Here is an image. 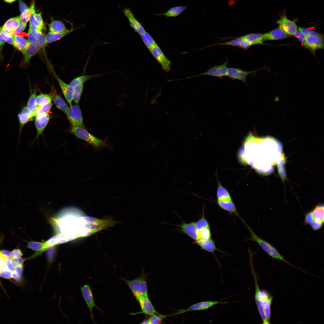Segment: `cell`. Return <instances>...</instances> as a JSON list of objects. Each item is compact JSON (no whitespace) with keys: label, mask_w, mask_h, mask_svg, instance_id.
<instances>
[{"label":"cell","mask_w":324,"mask_h":324,"mask_svg":"<svg viewBox=\"0 0 324 324\" xmlns=\"http://www.w3.org/2000/svg\"><path fill=\"white\" fill-rule=\"evenodd\" d=\"M245 139L241 151L245 153L249 165L264 174L272 172L277 165L281 176H285L283 166L285 158L282 145L278 140L269 136L256 137L250 134Z\"/></svg>","instance_id":"6da1fadb"},{"label":"cell","mask_w":324,"mask_h":324,"mask_svg":"<svg viewBox=\"0 0 324 324\" xmlns=\"http://www.w3.org/2000/svg\"><path fill=\"white\" fill-rule=\"evenodd\" d=\"M77 221L78 237L89 236L112 227L117 223L111 218L99 219L88 216L80 217Z\"/></svg>","instance_id":"7a4b0ae2"},{"label":"cell","mask_w":324,"mask_h":324,"mask_svg":"<svg viewBox=\"0 0 324 324\" xmlns=\"http://www.w3.org/2000/svg\"><path fill=\"white\" fill-rule=\"evenodd\" d=\"M253 274L255 286V299L257 309L262 323L265 324H269L273 297L268 291L260 289L255 274Z\"/></svg>","instance_id":"3957f363"},{"label":"cell","mask_w":324,"mask_h":324,"mask_svg":"<svg viewBox=\"0 0 324 324\" xmlns=\"http://www.w3.org/2000/svg\"><path fill=\"white\" fill-rule=\"evenodd\" d=\"M70 131L77 137L91 145L96 151L104 148H110V144L106 140L100 139L96 137L84 128L72 126Z\"/></svg>","instance_id":"277c9868"},{"label":"cell","mask_w":324,"mask_h":324,"mask_svg":"<svg viewBox=\"0 0 324 324\" xmlns=\"http://www.w3.org/2000/svg\"><path fill=\"white\" fill-rule=\"evenodd\" d=\"M242 222L247 227L250 233L251 236L249 240L254 241L257 243L265 252L273 259L283 261L294 267L296 268L284 258L274 247L257 236L246 224L244 220H242Z\"/></svg>","instance_id":"5b68a950"},{"label":"cell","mask_w":324,"mask_h":324,"mask_svg":"<svg viewBox=\"0 0 324 324\" xmlns=\"http://www.w3.org/2000/svg\"><path fill=\"white\" fill-rule=\"evenodd\" d=\"M147 274L143 272L140 276L134 280H128L120 278L128 285L134 296H148L146 278Z\"/></svg>","instance_id":"8992f818"},{"label":"cell","mask_w":324,"mask_h":324,"mask_svg":"<svg viewBox=\"0 0 324 324\" xmlns=\"http://www.w3.org/2000/svg\"><path fill=\"white\" fill-rule=\"evenodd\" d=\"M148 50L161 65L163 70L166 72H169L171 70V62L157 44L153 46Z\"/></svg>","instance_id":"52a82bcc"},{"label":"cell","mask_w":324,"mask_h":324,"mask_svg":"<svg viewBox=\"0 0 324 324\" xmlns=\"http://www.w3.org/2000/svg\"><path fill=\"white\" fill-rule=\"evenodd\" d=\"M81 289L83 298L89 311L91 317L94 323H95L93 314V308H95L101 312H103L95 304L92 292L89 285L86 284L83 286L81 287Z\"/></svg>","instance_id":"ba28073f"},{"label":"cell","mask_w":324,"mask_h":324,"mask_svg":"<svg viewBox=\"0 0 324 324\" xmlns=\"http://www.w3.org/2000/svg\"><path fill=\"white\" fill-rule=\"evenodd\" d=\"M66 114L73 126L84 127L81 111L78 105L70 106Z\"/></svg>","instance_id":"9c48e42d"},{"label":"cell","mask_w":324,"mask_h":324,"mask_svg":"<svg viewBox=\"0 0 324 324\" xmlns=\"http://www.w3.org/2000/svg\"><path fill=\"white\" fill-rule=\"evenodd\" d=\"M135 298L140 305L141 311L130 313V315H134L143 313L151 316L155 314H160L155 310L148 296H141Z\"/></svg>","instance_id":"30bf717a"},{"label":"cell","mask_w":324,"mask_h":324,"mask_svg":"<svg viewBox=\"0 0 324 324\" xmlns=\"http://www.w3.org/2000/svg\"><path fill=\"white\" fill-rule=\"evenodd\" d=\"M228 63V61L226 60L224 63L220 65H215L211 67L209 70L204 73L192 77H189L188 78L202 75H208L220 77L227 76L228 69L227 65Z\"/></svg>","instance_id":"8fae6325"},{"label":"cell","mask_w":324,"mask_h":324,"mask_svg":"<svg viewBox=\"0 0 324 324\" xmlns=\"http://www.w3.org/2000/svg\"><path fill=\"white\" fill-rule=\"evenodd\" d=\"M277 23L279 28L289 35H294L297 30V26L295 22L288 19L285 15H283Z\"/></svg>","instance_id":"7c38bea8"},{"label":"cell","mask_w":324,"mask_h":324,"mask_svg":"<svg viewBox=\"0 0 324 324\" xmlns=\"http://www.w3.org/2000/svg\"><path fill=\"white\" fill-rule=\"evenodd\" d=\"M226 303V302L217 301H202L193 304L186 309L179 310L178 313L180 314L188 311L203 310L218 304Z\"/></svg>","instance_id":"4fadbf2b"},{"label":"cell","mask_w":324,"mask_h":324,"mask_svg":"<svg viewBox=\"0 0 324 324\" xmlns=\"http://www.w3.org/2000/svg\"><path fill=\"white\" fill-rule=\"evenodd\" d=\"M35 117L34 123L37 132L36 138H38L43 134L50 120V116L47 113Z\"/></svg>","instance_id":"5bb4252c"},{"label":"cell","mask_w":324,"mask_h":324,"mask_svg":"<svg viewBox=\"0 0 324 324\" xmlns=\"http://www.w3.org/2000/svg\"><path fill=\"white\" fill-rule=\"evenodd\" d=\"M123 12L128 19L131 27L139 35H140L146 31L141 24L134 17L129 8H125Z\"/></svg>","instance_id":"9a60e30c"},{"label":"cell","mask_w":324,"mask_h":324,"mask_svg":"<svg viewBox=\"0 0 324 324\" xmlns=\"http://www.w3.org/2000/svg\"><path fill=\"white\" fill-rule=\"evenodd\" d=\"M56 78L64 97L70 106H72L74 87L64 82L57 76H56Z\"/></svg>","instance_id":"2e32d148"},{"label":"cell","mask_w":324,"mask_h":324,"mask_svg":"<svg viewBox=\"0 0 324 324\" xmlns=\"http://www.w3.org/2000/svg\"><path fill=\"white\" fill-rule=\"evenodd\" d=\"M256 71H246L237 68H228L227 76L246 83V79L247 76L250 74L254 73Z\"/></svg>","instance_id":"e0dca14e"},{"label":"cell","mask_w":324,"mask_h":324,"mask_svg":"<svg viewBox=\"0 0 324 324\" xmlns=\"http://www.w3.org/2000/svg\"><path fill=\"white\" fill-rule=\"evenodd\" d=\"M182 232L189 237L195 240L199 239L197 230L196 226V222L193 221L190 223H183L179 226Z\"/></svg>","instance_id":"ac0fdd59"},{"label":"cell","mask_w":324,"mask_h":324,"mask_svg":"<svg viewBox=\"0 0 324 324\" xmlns=\"http://www.w3.org/2000/svg\"><path fill=\"white\" fill-rule=\"evenodd\" d=\"M19 123V137L24 125L33 117L26 106L23 107L17 115Z\"/></svg>","instance_id":"d6986e66"},{"label":"cell","mask_w":324,"mask_h":324,"mask_svg":"<svg viewBox=\"0 0 324 324\" xmlns=\"http://www.w3.org/2000/svg\"><path fill=\"white\" fill-rule=\"evenodd\" d=\"M305 41L310 50H315L324 47L323 39L321 35L305 36Z\"/></svg>","instance_id":"ffe728a7"},{"label":"cell","mask_w":324,"mask_h":324,"mask_svg":"<svg viewBox=\"0 0 324 324\" xmlns=\"http://www.w3.org/2000/svg\"><path fill=\"white\" fill-rule=\"evenodd\" d=\"M214 45H230L237 46L244 49H247L252 46L249 42L241 36L229 41L214 44L211 46Z\"/></svg>","instance_id":"44dd1931"},{"label":"cell","mask_w":324,"mask_h":324,"mask_svg":"<svg viewBox=\"0 0 324 324\" xmlns=\"http://www.w3.org/2000/svg\"><path fill=\"white\" fill-rule=\"evenodd\" d=\"M194 243L198 245L202 249L209 252L213 254L215 251L219 250L212 238L206 240L195 241Z\"/></svg>","instance_id":"7402d4cb"},{"label":"cell","mask_w":324,"mask_h":324,"mask_svg":"<svg viewBox=\"0 0 324 324\" xmlns=\"http://www.w3.org/2000/svg\"><path fill=\"white\" fill-rule=\"evenodd\" d=\"M287 36V34L279 28L263 34V40L264 41L278 40L285 38Z\"/></svg>","instance_id":"603a6c76"},{"label":"cell","mask_w":324,"mask_h":324,"mask_svg":"<svg viewBox=\"0 0 324 324\" xmlns=\"http://www.w3.org/2000/svg\"><path fill=\"white\" fill-rule=\"evenodd\" d=\"M217 202L221 208L241 218L232 200H218Z\"/></svg>","instance_id":"cb8c5ba5"},{"label":"cell","mask_w":324,"mask_h":324,"mask_svg":"<svg viewBox=\"0 0 324 324\" xmlns=\"http://www.w3.org/2000/svg\"><path fill=\"white\" fill-rule=\"evenodd\" d=\"M27 247L36 252L31 256L28 258V260L34 258L46 249L45 242L31 241L28 242Z\"/></svg>","instance_id":"d4e9b609"},{"label":"cell","mask_w":324,"mask_h":324,"mask_svg":"<svg viewBox=\"0 0 324 324\" xmlns=\"http://www.w3.org/2000/svg\"><path fill=\"white\" fill-rule=\"evenodd\" d=\"M188 8V6H178L172 7L167 11L155 14L157 16H163L166 18L175 17L182 14Z\"/></svg>","instance_id":"484cf974"},{"label":"cell","mask_w":324,"mask_h":324,"mask_svg":"<svg viewBox=\"0 0 324 324\" xmlns=\"http://www.w3.org/2000/svg\"><path fill=\"white\" fill-rule=\"evenodd\" d=\"M14 41L13 46L23 53L26 48L29 42L25 38L22 36L13 34Z\"/></svg>","instance_id":"4316f807"},{"label":"cell","mask_w":324,"mask_h":324,"mask_svg":"<svg viewBox=\"0 0 324 324\" xmlns=\"http://www.w3.org/2000/svg\"><path fill=\"white\" fill-rule=\"evenodd\" d=\"M40 48L38 46H34L29 43L26 48L22 53L24 56V63H28L32 57L38 52Z\"/></svg>","instance_id":"83f0119b"},{"label":"cell","mask_w":324,"mask_h":324,"mask_svg":"<svg viewBox=\"0 0 324 324\" xmlns=\"http://www.w3.org/2000/svg\"><path fill=\"white\" fill-rule=\"evenodd\" d=\"M20 17H16L8 20L4 24L2 30L12 32L19 26L20 23Z\"/></svg>","instance_id":"f1b7e54d"},{"label":"cell","mask_w":324,"mask_h":324,"mask_svg":"<svg viewBox=\"0 0 324 324\" xmlns=\"http://www.w3.org/2000/svg\"><path fill=\"white\" fill-rule=\"evenodd\" d=\"M252 45L261 44L264 41L263 34L251 33L241 36Z\"/></svg>","instance_id":"f546056e"},{"label":"cell","mask_w":324,"mask_h":324,"mask_svg":"<svg viewBox=\"0 0 324 324\" xmlns=\"http://www.w3.org/2000/svg\"><path fill=\"white\" fill-rule=\"evenodd\" d=\"M71 31V30L68 29L60 32L53 33L49 32L45 36L46 44L51 43L59 40Z\"/></svg>","instance_id":"4dcf8cb0"},{"label":"cell","mask_w":324,"mask_h":324,"mask_svg":"<svg viewBox=\"0 0 324 324\" xmlns=\"http://www.w3.org/2000/svg\"><path fill=\"white\" fill-rule=\"evenodd\" d=\"M50 32L57 33L64 32L68 30L64 24L59 20H53L48 24Z\"/></svg>","instance_id":"1f68e13d"},{"label":"cell","mask_w":324,"mask_h":324,"mask_svg":"<svg viewBox=\"0 0 324 324\" xmlns=\"http://www.w3.org/2000/svg\"><path fill=\"white\" fill-rule=\"evenodd\" d=\"M100 74H97L90 75H83L77 77L72 80L69 85L74 87L83 84L86 82L91 79L98 77Z\"/></svg>","instance_id":"d6a6232c"},{"label":"cell","mask_w":324,"mask_h":324,"mask_svg":"<svg viewBox=\"0 0 324 324\" xmlns=\"http://www.w3.org/2000/svg\"><path fill=\"white\" fill-rule=\"evenodd\" d=\"M217 196L218 200H232L231 196L227 190L218 182Z\"/></svg>","instance_id":"836d02e7"},{"label":"cell","mask_w":324,"mask_h":324,"mask_svg":"<svg viewBox=\"0 0 324 324\" xmlns=\"http://www.w3.org/2000/svg\"><path fill=\"white\" fill-rule=\"evenodd\" d=\"M53 100L56 107L66 114L69 107L62 97L58 94H55L53 96Z\"/></svg>","instance_id":"e575fe53"},{"label":"cell","mask_w":324,"mask_h":324,"mask_svg":"<svg viewBox=\"0 0 324 324\" xmlns=\"http://www.w3.org/2000/svg\"><path fill=\"white\" fill-rule=\"evenodd\" d=\"M36 92V91H35L31 94L27 102L26 106L33 117L36 116V111L37 107L36 103L37 96Z\"/></svg>","instance_id":"d590c367"},{"label":"cell","mask_w":324,"mask_h":324,"mask_svg":"<svg viewBox=\"0 0 324 324\" xmlns=\"http://www.w3.org/2000/svg\"><path fill=\"white\" fill-rule=\"evenodd\" d=\"M314 220L324 223V206L320 204L316 206L312 211Z\"/></svg>","instance_id":"8d00e7d4"},{"label":"cell","mask_w":324,"mask_h":324,"mask_svg":"<svg viewBox=\"0 0 324 324\" xmlns=\"http://www.w3.org/2000/svg\"><path fill=\"white\" fill-rule=\"evenodd\" d=\"M52 96L51 95L41 94L36 96V103L37 106H39L47 104L51 102Z\"/></svg>","instance_id":"74e56055"},{"label":"cell","mask_w":324,"mask_h":324,"mask_svg":"<svg viewBox=\"0 0 324 324\" xmlns=\"http://www.w3.org/2000/svg\"><path fill=\"white\" fill-rule=\"evenodd\" d=\"M140 36L144 44L148 50L157 44L152 36L146 31Z\"/></svg>","instance_id":"f35d334b"},{"label":"cell","mask_w":324,"mask_h":324,"mask_svg":"<svg viewBox=\"0 0 324 324\" xmlns=\"http://www.w3.org/2000/svg\"><path fill=\"white\" fill-rule=\"evenodd\" d=\"M62 237V235L58 234L50 238L45 242L46 249L59 244L60 242Z\"/></svg>","instance_id":"ab89813d"},{"label":"cell","mask_w":324,"mask_h":324,"mask_svg":"<svg viewBox=\"0 0 324 324\" xmlns=\"http://www.w3.org/2000/svg\"><path fill=\"white\" fill-rule=\"evenodd\" d=\"M198 240H206L211 238L212 234L210 227L205 228L197 231Z\"/></svg>","instance_id":"60d3db41"},{"label":"cell","mask_w":324,"mask_h":324,"mask_svg":"<svg viewBox=\"0 0 324 324\" xmlns=\"http://www.w3.org/2000/svg\"><path fill=\"white\" fill-rule=\"evenodd\" d=\"M35 10L34 4L33 3L30 8L21 14L19 17L20 21L27 23L29 20L31 14Z\"/></svg>","instance_id":"b9f144b4"},{"label":"cell","mask_w":324,"mask_h":324,"mask_svg":"<svg viewBox=\"0 0 324 324\" xmlns=\"http://www.w3.org/2000/svg\"><path fill=\"white\" fill-rule=\"evenodd\" d=\"M203 212V211L201 218L196 222V226L197 231L202 229L210 227L208 221L205 218Z\"/></svg>","instance_id":"7bdbcfd3"},{"label":"cell","mask_w":324,"mask_h":324,"mask_svg":"<svg viewBox=\"0 0 324 324\" xmlns=\"http://www.w3.org/2000/svg\"><path fill=\"white\" fill-rule=\"evenodd\" d=\"M83 84H81L74 87V91L73 97V100L77 104L79 103L82 92Z\"/></svg>","instance_id":"ee69618b"},{"label":"cell","mask_w":324,"mask_h":324,"mask_svg":"<svg viewBox=\"0 0 324 324\" xmlns=\"http://www.w3.org/2000/svg\"><path fill=\"white\" fill-rule=\"evenodd\" d=\"M0 36L9 44H13L14 39L12 32L2 30L0 32Z\"/></svg>","instance_id":"f6af8a7d"},{"label":"cell","mask_w":324,"mask_h":324,"mask_svg":"<svg viewBox=\"0 0 324 324\" xmlns=\"http://www.w3.org/2000/svg\"><path fill=\"white\" fill-rule=\"evenodd\" d=\"M52 106V104L51 102H50L44 105L37 106L36 111V116L48 113L51 110Z\"/></svg>","instance_id":"bcb514c9"},{"label":"cell","mask_w":324,"mask_h":324,"mask_svg":"<svg viewBox=\"0 0 324 324\" xmlns=\"http://www.w3.org/2000/svg\"><path fill=\"white\" fill-rule=\"evenodd\" d=\"M164 316L160 314H155L151 316L148 320V324H155L160 323L162 321Z\"/></svg>","instance_id":"7dc6e473"},{"label":"cell","mask_w":324,"mask_h":324,"mask_svg":"<svg viewBox=\"0 0 324 324\" xmlns=\"http://www.w3.org/2000/svg\"><path fill=\"white\" fill-rule=\"evenodd\" d=\"M298 29L305 36L320 35V34L314 31L303 28L298 27Z\"/></svg>","instance_id":"c3c4849f"},{"label":"cell","mask_w":324,"mask_h":324,"mask_svg":"<svg viewBox=\"0 0 324 324\" xmlns=\"http://www.w3.org/2000/svg\"><path fill=\"white\" fill-rule=\"evenodd\" d=\"M35 10L31 14L29 20L30 25L32 26L36 27L40 30H42L43 28L44 27L41 26L35 19L34 16V14L35 13Z\"/></svg>","instance_id":"681fc988"},{"label":"cell","mask_w":324,"mask_h":324,"mask_svg":"<svg viewBox=\"0 0 324 324\" xmlns=\"http://www.w3.org/2000/svg\"><path fill=\"white\" fill-rule=\"evenodd\" d=\"M23 253L20 249L16 248L13 249L10 252V257L14 259H17L22 257Z\"/></svg>","instance_id":"f907efd6"},{"label":"cell","mask_w":324,"mask_h":324,"mask_svg":"<svg viewBox=\"0 0 324 324\" xmlns=\"http://www.w3.org/2000/svg\"><path fill=\"white\" fill-rule=\"evenodd\" d=\"M294 35L304 45L309 49L306 42L305 36L299 30H297Z\"/></svg>","instance_id":"816d5d0a"},{"label":"cell","mask_w":324,"mask_h":324,"mask_svg":"<svg viewBox=\"0 0 324 324\" xmlns=\"http://www.w3.org/2000/svg\"><path fill=\"white\" fill-rule=\"evenodd\" d=\"M314 220L312 211H310L305 214L304 219V225H310Z\"/></svg>","instance_id":"f5cc1de1"},{"label":"cell","mask_w":324,"mask_h":324,"mask_svg":"<svg viewBox=\"0 0 324 324\" xmlns=\"http://www.w3.org/2000/svg\"><path fill=\"white\" fill-rule=\"evenodd\" d=\"M323 223L314 220L310 224L311 229L314 230L316 231L320 230L322 227Z\"/></svg>","instance_id":"db71d44e"},{"label":"cell","mask_w":324,"mask_h":324,"mask_svg":"<svg viewBox=\"0 0 324 324\" xmlns=\"http://www.w3.org/2000/svg\"><path fill=\"white\" fill-rule=\"evenodd\" d=\"M29 27L31 30L33 36L37 41L39 39L40 33L42 32V30H40L37 28L32 26L30 25Z\"/></svg>","instance_id":"11a10c76"},{"label":"cell","mask_w":324,"mask_h":324,"mask_svg":"<svg viewBox=\"0 0 324 324\" xmlns=\"http://www.w3.org/2000/svg\"><path fill=\"white\" fill-rule=\"evenodd\" d=\"M28 42L30 44L34 46H38L37 40L33 36L29 27L28 30Z\"/></svg>","instance_id":"9f6ffc18"},{"label":"cell","mask_w":324,"mask_h":324,"mask_svg":"<svg viewBox=\"0 0 324 324\" xmlns=\"http://www.w3.org/2000/svg\"><path fill=\"white\" fill-rule=\"evenodd\" d=\"M37 41L40 48L44 47L46 44L45 36L42 32L40 33L39 39Z\"/></svg>","instance_id":"6f0895ef"},{"label":"cell","mask_w":324,"mask_h":324,"mask_svg":"<svg viewBox=\"0 0 324 324\" xmlns=\"http://www.w3.org/2000/svg\"><path fill=\"white\" fill-rule=\"evenodd\" d=\"M27 25L26 23L21 22L20 23L18 27L13 32V34H15L22 32L25 29Z\"/></svg>","instance_id":"680465c9"},{"label":"cell","mask_w":324,"mask_h":324,"mask_svg":"<svg viewBox=\"0 0 324 324\" xmlns=\"http://www.w3.org/2000/svg\"><path fill=\"white\" fill-rule=\"evenodd\" d=\"M34 17L36 20V21L38 22V23L43 27H44V23L43 19L41 16V13H40L38 14H37L35 13L34 14Z\"/></svg>","instance_id":"91938a15"},{"label":"cell","mask_w":324,"mask_h":324,"mask_svg":"<svg viewBox=\"0 0 324 324\" xmlns=\"http://www.w3.org/2000/svg\"><path fill=\"white\" fill-rule=\"evenodd\" d=\"M19 4L20 10L21 14L26 11L28 8L26 5L21 0L20 1Z\"/></svg>","instance_id":"94428289"},{"label":"cell","mask_w":324,"mask_h":324,"mask_svg":"<svg viewBox=\"0 0 324 324\" xmlns=\"http://www.w3.org/2000/svg\"><path fill=\"white\" fill-rule=\"evenodd\" d=\"M0 253L3 256L7 258H10V252L7 250H0Z\"/></svg>","instance_id":"6125c7cd"},{"label":"cell","mask_w":324,"mask_h":324,"mask_svg":"<svg viewBox=\"0 0 324 324\" xmlns=\"http://www.w3.org/2000/svg\"><path fill=\"white\" fill-rule=\"evenodd\" d=\"M5 41L0 36V51L1 55L2 47L5 43Z\"/></svg>","instance_id":"be15d7a7"},{"label":"cell","mask_w":324,"mask_h":324,"mask_svg":"<svg viewBox=\"0 0 324 324\" xmlns=\"http://www.w3.org/2000/svg\"><path fill=\"white\" fill-rule=\"evenodd\" d=\"M4 0V1H5L6 2L9 3H11L14 2L16 0Z\"/></svg>","instance_id":"e7e4bbea"},{"label":"cell","mask_w":324,"mask_h":324,"mask_svg":"<svg viewBox=\"0 0 324 324\" xmlns=\"http://www.w3.org/2000/svg\"><path fill=\"white\" fill-rule=\"evenodd\" d=\"M140 323L141 324H148V320H144L143 321H142V322H141Z\"/></svg>","instance_id":"03108f58"},{"label":"cell","mask_w":324,"mask_h":324,"mask_svg":"<svg viewBox=\"0 0 324 324\" xmlns=\"http://www.w3.org/2000/svg\"><path fill=\"white\" fill-rule=\"evenodd\" d=\"M2 30V28L0 27V32Z\"/></svg>","instance_id":"003e7915"}]
</instances>
